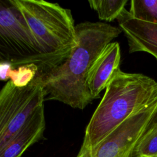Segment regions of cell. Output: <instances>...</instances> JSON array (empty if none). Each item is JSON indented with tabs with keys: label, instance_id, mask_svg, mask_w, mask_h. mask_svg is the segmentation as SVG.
Listing matches in <instances>:
<instances>
[{
	"label": "cell",
	"instance_id": "9c48e42d",
	"mask_svg": "<svg viewBox=\"0 0 157 157\" xmlns=\"http://www.w3.org/2000/svg\"><path fill=\"white\" fill-rule=\"evenodd\" d=\"M45 129L43 105L33 113L6 146L0 150V157H21L27 148L43 137Z\"/></svg>",
	"mask_w": 157,
	"mask_h": 157
},
{
	"label": "cell",
	"instance_id": "ba28073f",
	"mask_svg": "<svg viewBox=\"0 0 157 157\" xmlns=\"http://www.w3.org/2000/svg\"><path fill=\"white\" fill-rule=\"evenodd\" d=\"M117 20L127 39L129 52H147L157 60V24L135 19L126 9Z\"/></svg>",
	"mask_w": 157,
	"mask_h": 157
},
{
	"label": "cell",
	"instance_id": "6da1fadb",
	"mask_svg": "<svg viewBox=\"0 0 157 157\" xmlns=\"http://www.w3.org/2000/svg\"><path fill=\"white\" fill-rule=\"evenodd\" d=\"M77 45L60 66L42 75L44 99L60 101L83 110L91 102L86 88L90 69L102 50L122 32L102 22L85 21L75 26Z\"/></svg>",
	"mask_w": 157,
	"mask_h": 157
},
{
	"label": "cell",
	"instance_id": "7c38bea8",
	"mask_svg": "<svg viewBox=\"0 0 157 157\" xmlns=\"http://www.w3.org/2000/svg\"><path fill=\"white\" fill-rule=\"evenodd\" d=\"M127 0L88 1L90 7L94 10L101 20L110 22L117 19L125 9Z\"/></svg>",
	"mask_w": 157,
	"mask_h": 157
},
{
	"label": "cell",
	"instance_id": "7a4b0ae2",
	"mask_svg": "<svg viewBox=\"0 0 157 157\" xmlns=\"http://www.w3.org/2000/svg\"><path fill=\"white\" fill-rule=\"evenodd\" d=\"M156 100V81L119 69L91 116L80 148L93 149L129 117Z\"/></svg>",
	"mask_w": 157,
	"mask_h": 157
},
{
	"label": "cell",
	"instance_id": "5b68a950",
	"mask_svg": "<svg viewBox=\"0 0 157 157\" xmlns=\"http://www.w3.org/2000/svg\"><path fill=\"white\" fill-rule=\"evenodd\" d=\"M44 101L42 75L25 86H17L10 80L4 85L0 91V150Z\"/></svg>",
	"mask_w": 157,
	"mask_h": 157
},
{
	"label": "cell",
	"instance_id": "30bf717a",
	"mask_svg": "<svg viewBox=\"0 0 157 157\" xmlns=\"http://www.w3.org/2000/svg\"><path fill=\"white\" fill-rule=\"evenodd\" d=\"M39 74V71L34 65H25L16 69L6 63H1V78L10 80L17 86L23 87L29 84Z\"/></svg>",
	"mask_w": 157,
	"mask_h": 157
},
{
	"label": "cell",
	"instance_id": "8992f818",
	"mask_svg": "<svg viewBox=\"0 0 157 157\" xmlns=\"http://www.w3.org/2000/svg\"><path fill=\"white\" fill-rule=\"evenodd\" d=\"M157 117V100L132 115L91 150L76 157H131L137 143Z\"/></svg>",
	"mask_w": 157,
	"mask_h": 157
},
{
	"label": "cell",
	"instance_id": "4fadbf2b",
	"mask_svg": "<svg viewBox=\"0 0 157 157\" xmlns=\"http://www.w3.org/2000/svg\"><path fill=\"white\" fill-rule=\"evenodd\" d=\"M129 12L135 19L157 24V0H132Z\"/></svg>",
	"mask_w": 157,
	"mask_h": 157
},
{
	"label": "cell",
	"instance_id": "52a82bcc",
	"mask_svg": "<svg viewBox=\"0 0 157 157\" xmlns=\"http://www.w3.org/2000/svg\"><path fill=\"white\" fill-rule=\"evenodd\" d=\"M121 53L117 42L109 44L101 52L89 71L86 88L91 101L99 97L101 92L120 69Z\"/></svg>",
	"mask_w": 157,
	"mask_h": 157
},
{
	"label": "cell",
	"instance_id": "8fae6325",
	"mask_svg": "<svg viewBox=\"0 0 157 157\" xmlns=\"http://www.w3.org/2000/svg\"><path fill=\"white\" fill-rule=\"evenodd\" d=\"M131 157H157V117L137 143Z\"/></svg>",
	"mask_w": 157,
	"mask_h": 157
},
{
	"label": "cell",
	"instance_id": "277c9868",
	"mask_svg": "<svg viewBox=\"0 0 157 157\" xmlns=\"http://www.w3.org/2000/svg\"><path fill=\"white\" fill-rule=\"evenodd\" d=\"M0 59L12 69L34 65L44 72L38 44L19 9L10 0L0 1Z\"/></svg>",
	"mask_w": 157,
	"mask_h": 157
},
{
	"label": "cell",
	"instance_id": "3957f363",
	"mask_svg": "<svg viewBox=\"0 0 157 157\" xmlns=\"http://www.w3.org/2000/svg\"><path fill=\"white\" fill-rule=\"evenodd\" d=\"M19 9L40 50L45 75L62 64L77 45L71 10L43 0H10Z\"/></svg>",
	"mask_w": 157,
	"mask_h": 157
}]
</instances>
